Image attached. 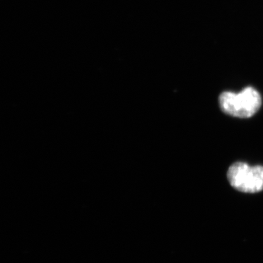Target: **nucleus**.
<instances>
[{"label":"nucleus","instance_id":"f03ea898","mask_svg":"<svg viewBox=\"0 0 263 263\" xmlns=\"http://www.w3.org/2000/svg\"><path fill=\"white\" fill-rule=\"evenodd\" d=\"M228 179L230 185L238 191L259 193L263 190V166L236 162L228 170Z\"/></svg>","mask_w":263,"mask_h":263},{"label":"nucleus","instance_id":"f257e3e1","mask_svg":"<svg viewBox=\"0 0 263 263\" xmlns=\"http://www.w3.org/2000/svg\"><path fill=\"white\" fill-rule=\"evenodd\" d=\"M219 106L224 113L232 117L249 118L258 111L262 98L257 90L247 87L239 93L224 91L219 98Z\"/></svg>","mask_w":263,"mask_h":263}]
</instances>
